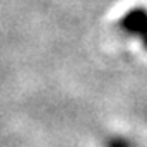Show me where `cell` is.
<instances>
[{
    "label": "cell",
    "instance_id": "6da1fadb",
    "mask_svg": "<svg viewBox=\"0 0 147 147\" xmlns=\"http://www.w3.org/2000/svg\"><path fill=\"white\" fill-rule=\"evenodd\" d=\"M118 29L128 36L139 38L147 50V10L144 7L128 9L118 21Z\"/></svg>",
    "mask_w": 147,
    "mask_h": 147
}]
</instances>
